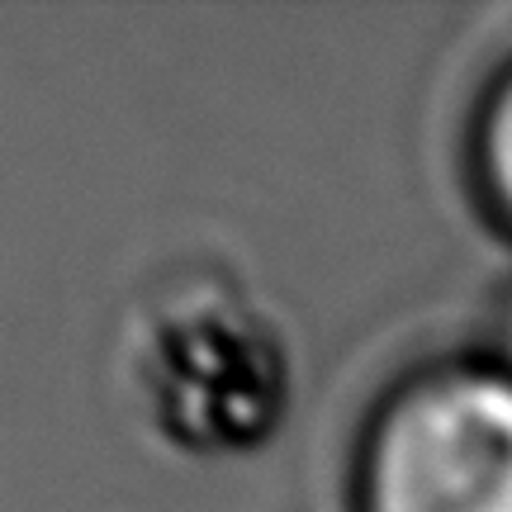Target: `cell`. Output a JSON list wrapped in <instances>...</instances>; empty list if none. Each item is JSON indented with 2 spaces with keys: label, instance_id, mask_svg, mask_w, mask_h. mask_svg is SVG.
Returning a JSON list of instances; mask_svg holds the SVG:
<instances>
[{
  "label": "cell",
  "instance_id": "6da1fadb",
  "mask_svg": "<svg viewBox=\"0 0 512 512\" xmlns=\"http://www.w3.org/2000/svg\"><path fill=\"white\" fill-rule=\"evenodd\" d=\"M143 418L185 451H242L280 422L290 356L271 318L223 275H171L128 332Z\"/></svg>",
  "mask_w": 512,
  "mask_h": 512
},
{
  "label": "cell",
  "instance_id": "7a4b0ae2",
  "mask_svg": "<svg viewBox=\"0 0 512 512\" xmlns=\"http://www.w3.org/2000/svg\"><path fill=\"white\" fill-rule=\"evenodd\" d=\"M356 512H512V375L479 351L408 370L366 418Z\"/></svg>",
  "mask_w": 512,
  "mask_h": 512
},
{
  "label": "cell",
  "instance_id": "3957f363",
  "mask_svg": "<svg viewBox=\"0 0 512 512\" xmlns=\"http://www.w3.org/2000/svg\"><path fill=\"white\" fill-rule=\"evenodd\" d=\"M470 176L484 214L503 238H512V57L479 95L470 124Z\"/></svg>",
  "mask_w": 512,
  "mask_h": 512
},
{
  "label": "cell",
  "instance_id": "277c9868",
  "mask_svg": "<svg viewBox=\"0 0 512 512\" xmlns=\"http://www.w3.org/2000/svg\"><path fill=\"white\" fill-rule=\"evenodd\" d=\"M479 356L494 361L503 375H512V280L498 290V299L489 304V318H484V337H479Z\"/></svg>",
  "mask_w": 512,
  "mask_h": 512
}]
</instances>
